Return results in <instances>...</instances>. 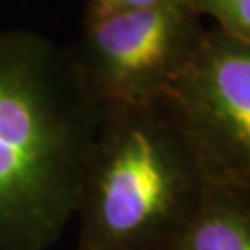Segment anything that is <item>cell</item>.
I'll use <instances>...</instances> for the list:
<instances>
[{
  "mask_svg": "<svg viewBox=\"0 0 250 250\" xmlns=\"http://www.w3.org/2000/svg\"><path fill=\"white\" fill-rule=\"evenodd\" d=\"M208 188L169 100L102 107L85 165L76 250H163Z\"/></svg>",
  "mask_w": 250,
  "mask_h": 250,
  "instance_id": "7a4b0ae2",
  "label": "cell"
},
{
  "mask_svg": "<svg viewBox=\"0 0 250 250\" xmlns=\"http://www.w3.org/2000/svg\"><path fill=\"white\" fill-rule=\"evenodd\" d=\"M163 250H250V195L208 184L197 213Z\"/></svg>",
  "mask_w": 250,
  "mask_h": 250,
  "instance_id": "5b68a950",
  "label": "cell"
},
{
  "mask_svg": "<svg viewBox=\"0 0 250 250\" xmlns=\"http://www.w3.org/2000/svg\"><path fill=\"white\" fill-rule=\"evenodd\" d=\"M206 28L186 0L83 21L69 48L85 87L102 107L169 97L202 43Z\"/></svg>",
  "mask_w": 250,
  "mask_h": 250,
  "instance_id": "3957f363",
  "label": "cell"
},
{
  "mask_svg": "<svg viewBox=\"0 0 250 250\" xmlns=\"http://www.w3.org/2000/svg\"><path fill=\"white\" fill-rule=\"evenodd\" d=\"M198 17H211L217 30L250 46V0H186Z\"/></svg>",
  "mask_w": 250,
  "mask_h": 250,
  "instance_id": "8992f818",
  "label": "cell"
},
{
  "mask_svg": "<svg viewBox=\"0 0 250 250\" xmlns=\"http://www.w3.org/2000/svg\"><path fill=\"white\" fill-rule=\"evenodd\" d=\"M167 100L206 182L250 195V46L206 30Z\"/></svg>",
  "mask_w": 250,
  "mask_h": 250,
  "instance_id": "277c9868",
  "label": "cell"
},
{
  "mask_svg": "<svg viewBox=\"0 0 250 250\" xmlns=\"http://www.w3.org/2000/svg\"><path fill=\"white\" fill-rule=\"evenodd\" d=\"M100 119L69 48L0 28V250H50L62 239Z\"/></svg>",
  "mask_w": 250,
  "mask_h": 250,
  "instance_id": "6da1fadb",
  "label": "cell"
},
{
  "mask_svg": "<svg viewBox=\"0 0 250 250\" xmlns=\"http://www.w3.org/2000/svg\"><path fill=\"white\" fill-rule=\"evenodd\" d=\"M167 2L172 0H89L85 9V21L102 19L115 13H126V11L158 8Z\"/></svg>",
  "mask_w": 250,
  "mask_h": 250,
  "instance_id": "52a82bcc",
  "label": "cell"
}]
</instances>
